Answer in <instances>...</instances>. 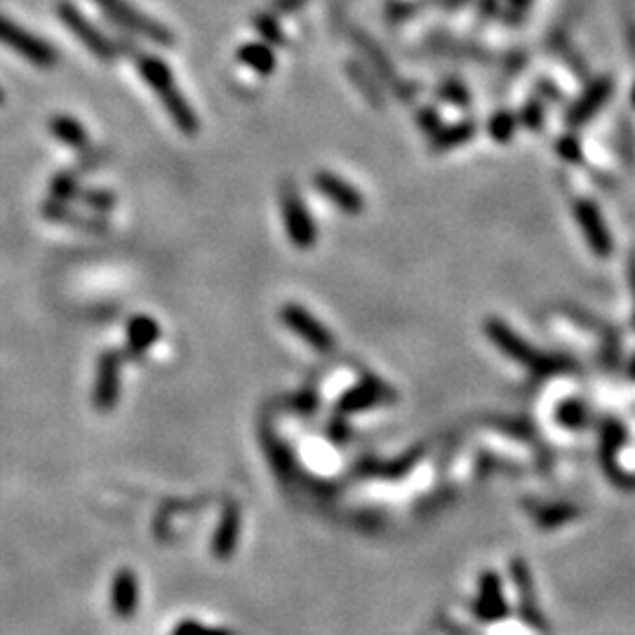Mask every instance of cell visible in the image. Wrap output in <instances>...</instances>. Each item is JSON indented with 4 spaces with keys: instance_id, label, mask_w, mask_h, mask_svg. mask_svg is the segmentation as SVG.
<instances>
[{
    "instance_id": "6da1fadb",
    "label": "cell",
    "mask_w": 635,
    "mask_h": 635,
    "mask_svg": "<svg viewBox=\"0 0 635 635\" xmlns=\"http://www.w3.org/2000/svg\"><path fill=\"white\" fill-rule=\"evenodd\" d=\"M137 69L142 73L146 83H149V88L156 92L160 102H163L167 113H170L172 123L182 132H186V135H196L198 116L189 106V102H186V97L179 92L170 66H167L163 59L153 55H137Z\"/></svg>"
},
{
    "instance_id": "7a4b0ae2",
    "label": "cell",
    "mask_w": 635,
    "mask_h": 635,
    "mask_svg": "<svg viewBox=\"0 0 635 635\" xmlns=\"http://www.w3.org/2000/svg\"><path fill=\"white\" fill-rule=\"evenodd\" d=\"M280 210H283L287 238L292 240V245H297L299 250H309L316 245L318 226L309 215L304 198L299 196V189L290 182H285L280 191Z\"/></svg>"
},
{
    "instance_id": "3957f363",
    "label": "cell",
    "mask_w": 635,
    "mask_h": 635,
    "mask_svg": "<svg viewBox=\"0 0 635 635\" xmlns=\"http://www.w3.org/2000/svg\"><path fill=\"white\" fill-rule=\"evenodd\" d=\"M97 5L123 29L135 31L139 36L153 40L156 45H165V48L175 43V36L165 29V24H158L156 19L142 15L127 0H97Z\"/></svg>"
},
{
    "instance_id": "277c9868",
    "label": "cell",
    "mask_w": 635,
    "mask_h": 635,
    "mask_svg": "<svg viewBox=\"0 0 635 635\" xmlns=\"http://www.w3.org/2000/svg\"><path fill=\"white\" fill-rule=\"evenodd\" d=\"M0 43L8 45L10 50H15L17 55L29 59L33 66H40V69H52L57 64V52L45 40L36 38L5 17H0Z\"/></svg>"
},
{
    "instance_id": "5b68a950",
    "label": "cell",
    "mask_w": 635,
    "mask_h": 635,
    "mask_svg": "<svg viewBox=\"0 0 635 635\" xmlns=\"http://www.w3.org/2000/svg\"><path fill=\"white\" fill-rule=\"evenodd\" d=\"M280 318H283L287 330L297 334V337L309 344L313 351L318 353L334 351L332 332L327 330V327L320 323L313 313L306 311L302 304H285L283 311H280Z\"/></svg>"
},
{
    "instance_id": "8992f818",
    "label": "cell",
    "mask_w": 635,
    "mask_h": 635,
    "mask_svg": "<svg viewBox=\"0 0 635 635\" xmlns=\"http://www.w3.org/2000/svg\"><path fill=\"white\" fill-rule=\"evenodd\" d=\"M57 12H59V17H62V22L69 26V29L76 33L80 40H83V45L90 52H95V55L99 59H104V62H109V59H116L118 45L113 43L109 36H104V33L99 31L97 26L92 24L90 19L76 8V5H71V3H66V0H62V3H59Z\"/></svg>"
},
{
    "instance_id": "52a82bcc",
    "label": "cell",
    "mask_w": 635,
    "mask_h": 635,
    "mask_svg": "<svg viewBox=\"0 0 635 635\" xmlns=\"http://www.w3.org/2000/svg\"><path fill=\"white\" fill-rule=\"evenodd\" d=\"M120 367H123V356L118 351L102 353L97 365V384L92 400L99 412H109L116 407L120 396Z\"/></svg>"
},
{
    "instance_id": "ba28073f",
    "label": "cell",
    "mask_w": 635,
    "mask_h": 635,
    "mask_svg": "<svg viewBox=\"0 0 635 635\" xmlns=\"http://www.w3.org/2000/svg\"><path fill=\"white\" fill-rule=\"evenodd\" d=\"M313 184L318 186V191L323 193L332 205H337L339 210L346 212V215H360V212H363L365 200L363 196H360V191L349 182H344L342 177L334 175V172H327V170L316 172Z\"/></svg>"
},
{
    "instance_id": "9c48e42d",
    "label": "cell",
    "mask_w": 635,
    "mask_h": 635,
    "mask_svg": "<svg viewBox=\"0 0 635 635\" xmlns=\"http://www.w3.org/2000/svg\"><path fill=\"white\" fill-rule=\"evenodd\" d=\"M111 607L118 619H132L139 607V579L130 567L118 570L111 584Z\"/></svg>"
},
{
    "instance_id": "30bf717a",
    "label": "cell",
    "mask_w": 635,
    "mask_h": 635,
    "mask_svg": "<svg viewBox=\"0 0 635 635\" xmlns=\"http://www.w3.org/2000/svg\"><path fill=\"white\" fill-rule=\"evenodd\" d=\"M240 508L236 504L226 506V511L222 513V520H219L215 539H212V556L217 560H229L233 556L238 546L240 537Z\"/></svg>"
},
{
    "instance_id": "8fae6325",
    "label": "cell",
    "mask_w": 635,
    "mask_h": 635,
    "mask_svg": "<svg viewBox=\"0 0 635 635\" xmlns=\"http://www.w3.org/2000/svg\"><path fill=\"white\" fill-rule=\"evenodd\" d=\"M158 337L160 327L149 316H135L130 320V325H127V349H130V353H135V356L149 351L158 342Z\"/></svg>"
},
{
    "instance_id": "7c38bea8",
    "label": "cell",
    "mask_w": 635,
    "mask_h": 635,
    "mask_svg": "<svg viewBox=\"0 0 635 635\" xmlns=\"http://www.w3.org/2000/svg\"><path fill=\"white\" fill-rule=\"evenodd\" d=\"M490 332H492L494 342H499L501 349H504L506 353H511L513 358L523 360L525 365L537 367V370H544V367H546L544 356H537V353L527 349V346H523L525 342H518V339L513 337V332H508L504 325H494V327H490Z\"/></svg>"
},
{
    "instance_id": "4fadbf2b",
    "label": "cell",
    "mask_w": 635,
    "mask_h": 635,
    "mask_svg": "<svg viewBox=\"0 0 635 635\" xmlns=\"http://www.w3.org/2000/svg\"><path fill=\"white\" fill-rule=\"evenodd\" d=\"M50 132L55 135L59 142L71 146V149H85L90 142L88 132L85 127L78 123L76 118L71 116H55L50 120Z\"/></svg>"
},
{
    "instance_id": "5bb4252c",
    "label": "cell",
    "mask_w": 635,
    "mask_h": 635,
    "mask_svg": "<svg viewBox=\"0 0 635 635\" xmlns=\"http://www.w3.org/2000/svg\"><path fill=\"white\" fill-rule=\"evenodd\" d=\"M238 59L259 76H269L276 69V55L266 43H247L238 50Z\"/></svg>"
},
{
    "instance_id": "9a60e30c",
    "label": "cell",
    "mask_w": 635,
    "mask_h": 635,
    "mask_svg": "<svg viewBox=\"0 0 635 635\" xmlns=\"http://www.w3.org/2000/svg\"><path fill=\"white\" fill-rule=\"evenodd\" d=\"M577 217H579V222L584 224L586 236H588V240H591V245L596 247V252H598V254H607V252H610V238H607L605 226H603V222H600L598 212L593 210L591 205L581 203V205L577 207Z\"/></svg>"
},
{
    "instance_id": "2e32d148",
    "label": "cell",
    "mask_w": 635,
    "mask_h": 635,
    "mask_svg": "<svg viewBox=\"0 0 635 635\" xmlns=\"http://www.w3.org/2000/svg\"><path fill=\"white\" fill-rule=\"evenodd\" d=\"M374 403H377V391H374L370 384H363V386H358V389L346 393L342 405H339V410L349 414V412L365 410V407H370Z\"/></svg>"
},
{
    "instance_id": "e0dca14e",
    "label": "cell",
    "mask_w": 635,
    "mask_h": 635,
    "mask_svg": "<svg viewBox=\"0 0 635 635\" xmlns=\"http://www.w3.org/2000/svg\"><path fill=\"white\" fill-rule=\"evenodd\" d=\"M254 29L259 31L264 43H273V45H285V36L280 31L278 19L269 15V12H262V15L254 17Z\"/></svg>"
},
{
    "instance_id": "ac0fdd59",
    "label": "cell",
    "mask_w": 635,
    "mask_h": 635,
    "mask_svg": "<svg viewBox=\"0 0 635 635\" xmlns=\"http://www.w3.org/2000/svg\"><path fill=\"white\" fill-rule=\"evenodd\" d=\"M76 193H78V179L69 175V172H62V175L52 179L50 196L55 200H69L71 196H76Z\"/></svg>"
},
{
    "instance_id": "d6986e66",
    "label": "cell",
    "mask_w": 635,
    "mask_h": 635,
    "mask_svg": "<svg viewBox=\"0 0 635 635\" xmlns=\"http://www.w3.org/2000/svg\"><path fill=\"white\" fill-rule=\"evenodd\" d=\"M172 635H231L229 631H222V628H210V626H203L198 624V621H182V624H177L175 633Z\"/></svg>"
},
{
    "instance_id": "ffe728a7",
    "label": "cell",
    "mask_w": 635,
    "mask_h": 635,
    "mask_svg": "<svg viewBox=\"0 0 635 635\" xmlns=\"http://www.w3.org/2000/svg\"><path fill=\"white\" fill-rule=\"evenodd\" d=\"M83 198H85V203H88L90 207H95V210H99V212L111 210L113 203H116L111 193H106V191H92V193L88 191V196H83Z\"/></svg>"
},
{
    "instance_id": "44dd1931",
    "label": "cell",
    "mask_w": 635,
    "mask_h": 635,
    "mask_svg": "<svg viewBox=\"0 0 635 635\" xmlns=\"http://www.w3.org/2000/svg\"><path fill=\"white\" fill-rule=\"evenodd\" d=\"M306 5V0H273V10L278 15H292V12L302 10Z\"/></svg>"
},
{
    "instance_id": "7402d4cb",
    "label": "cell",
    "mask_w": 635,
    "mask_h": 635,
    "mask_svg": "<svg viewBox=\"0 0 635 635\" xmlns=\"http://www.w3.org/2000/svg\"><path fill=\"white\" fill-rule=\"evenodd\" d=\"M3 99H5V95H3V90H0V104H3Z\"/></svg>"
}]
</instances>
